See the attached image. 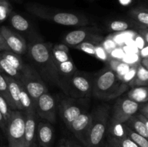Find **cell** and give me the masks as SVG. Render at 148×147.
I'll return each instance as SVG.
<instances>
[{
    "mask_svg": "<svg viewBox=\"0 0 148 147\" xmlns=\"http://www.w3.org/2000/svg\"><path fill=\"white\" fill-rule=\"evenodd\" d=\"M0 50H1V51L10 50V48H9L5 40H4V38L3 37V36L1 35V33H0Z\"/></svg>",
    "mask_w": 148,
    "mask_h": 147,
    "instance_id": "41",
    "label": "cell"
},
{
    "mask_svg": "<svg viewBox=\"0 0 148 147\" xmlns=\"http://www.w3.org/2000/svg\"><path fill=\"white\" fill-rule=\"evenodd\" d=\"M137 56H135V55H133V56H124V62H125V63H130L132 62V63H135L136 61H137Z\"/></svg>",
    "mask_w": 148,
    "mask_h": 147,
    "instance_id": "42",
    "label": "cell"
},
{
    "mask_svg": "<svg viewBox=\"0 0 148 147\" xmlns=\"http://www.w3.org/2000/svg\"><path fill=\"white\" fill-rule=\"evenodd\" d=\"M95 56H96V57L103 61H108V57L110 56L109 54L103 48V46H99V45H96Z\"/></svg>",
    "mask_w": 148,
    "mask_h": 147,
    "instance_id": "36",
    "label": "cell"
},
{
    "mask_svg": "<svg viewBox=\"0 0 148 147\" xmlns=\"http://www.w3.org/2000/svg\"><path fill=\"white\" fill-rule=\"evenodd\" d=\"M125 124L133 131L137 133L147 139L148 138V127L140 119L138 114H134V115L130 117L126 121Z\"/></svg>",
    "mask_w": 148,
    "mask_h": 147,
    "instance_id": "18",
    "label": "cell"
},
{
    "mask_svg": "<svg viewBox=\"0 0 148 147\" xmlns=\"http://www.w3.org/2000/svg\"><path fill=\"white\" fill-rule=\"evenodd\" d=\"M136 43H137V46L140 48H143L145 45H147V43L145 42V40H143V37L141 36L138 35L137 37H136Z\"/></svg>",
    "mask_w": 148,
    "mask_h": 147,
    "instance_id": "43",
    "label": "cell"
},
{
    "mask_svg": "<svg viewBox=\"0 0 148 147\" xmlns=\"http://www.w3.org/2000/svg\"><path fill=\"white\" fill-rule=\"evenodd\" d=\"M103 48L106 50V51L110 54L111 51L114 50V48H116V43H114V41L113 40H106L103 43Z\"/></svg>",
    "mask_w": 148,
    "mask_h": 147,
    "instance_id": "37",
    "label": "cell"
},
{
    "mask_svg": "<svg viewBox=\"0 0 148 147\" xmlns=\"http://www.w3.org/2000/svg\"><path fill=\"white\" fill-rule=\"evenodd\" d=\"M1 71V66H0V72Z\"/></svg>",
    "mask_w": 148,
    "mask_h": 147,
    "instance_id": "52",
    "label": "cell"
},
{
    "mask_svg": "<svg viewBox=\"0 0 148 147\" xmlns=\"http://www.w3.org/2000/svg\"><path fill=\"white\" fill-rule=\"evenodd\" d=\"M127 136L140 147H148V141L147 138L133 131L129 127H127Z\"/></svg>",
    "mask_w": 148,
    "mask_h": 147,
    "instance_id": "30",
    "label": "cell"
},
{
    "mask_svg": "<svg viewBox=\"0 0 148 147\" xmlns=\"http://www.w3.org/2000/svg\"><path fill=\"white\" fill-rule=\"evenodd\" d=\"M10 16V23L15 30L20 32H24L28 30L29 27H30V24H29V22L25 17H23V16L17 14V13L12 12Z\"/></svg>",
    "mask_w": 148,
    "mask_h": 147,
    "instance_id": "26",
    "label": "cell"
},
{
    "mask_svg": "<svg viewBox=\"0 0 148 147\" xmlns=\"http://www.w3.org/2000/svg\"><path fill=\"white\" fill-rule=\"evenodd\" d=\"M0 147H8V146H4V145H0Z\"/></svg>",
    "mask_w": 148,
    "mask_h": 147,
    "instance_id": "50",
    "label": "cell"
},
{
    "mask_svg": "<svg viewBox=\"0 0 148 147\" xmlns=\"http://www.w3.org/2000/svg\"><path fill=\"white\" fill-rule=\"evenodd\" d=\"M12 7L8 0H0V22H2L10 15Z\"/></svg>",
    "mask_w": 148,
    "mask_h": 147,
    "instance_id": "31",
    "label": "cell"
},
{
    "mask_svg": "<svg viewBox=\"0 0 148 147\" xmlns=\"http://www.w3.org/2000/svg\"><path fill=\"white\" fill-rule=\"evenodd\" d=\"M55 110L54 99L48 92L43 94L36 103V115L50 122H54L56 120Z\"/></svg>",
    "mask_w": 148,
    "mask_h": 147,
    "instance_id": "11",
    "label": "cell"
},
{
    "mask_svg": "<svg viewBox=\"0 0 148 147\" xmlns=\"http://www.w3.org/2000/svg\"><path fill=\"white\" fill-rule=\"evenodd\" d=\"M139 62H140V64L142 66H143L145 69H147L148 70V57L142 58Z\"/></svg>",
    "mask_w": 148,
    "mask_h": 147,
    "instance_id": "46",
    "label": "cell"
},
{
    "mask_svg": "<svg viewBox=\"0 0 148 147\" xmlns=\"http://www.w3.org/2000/svg\"><path fill=\"white\" fill-rule=\"evenodd\" d=\"M117 144L119 147H140L138 145L135 144L134 141H132L130 138L126 136L124 138H120V139H117V138H114L111 136H108Z\"/></svg>",
    "mask_w": 148,
    "mask_h": 147,
    "instance_id": "34",
    "label": "cell"
},
{
    "mask_svg": "<svg viewBox=\"0 0 148 147\" xmlns=\"http://www.w3.org/2000/svg\"><path fill=\"white\" fill-rule=\"evenodd\" d=\"M139 34L140 36H141L145 40L146 43L147 44L148 43V31H147V27H144V28H140L139 30Z\"/></svg>",
    "mask_w": 148,
    "mask_h": 147,
    "instance_id": "40",
    "label": "cell"
},
{
    "mask_svg": "<svg viewBox=\"0 0 148 147\" xmlns=\"http://www.w3.org/2000/svg\"><path fill=\"white\" fill-rule=\"evenodd\" d=\"M148 84V70L145 69L138 63L136 74L130 81V86L132 88L137 86H147Z\"/></svg>",
    "mask_w": 148,
    "mask_h": 147,
    "instance_id": "21",
    "label": "cell"
},
{
    "mask_svg": "<svg viewBox=\"0 0 148 147\" xmlns=\"http://www.w3.org/2000/svg\"><path fill=\"white\" fill-rule=\"evenodd\" d=\"M0 95L4 98V99L7 102V104H8V105L10 106V109L12 110H17L15 106L13 104L11 97H10V90H9L7 81L4 79V76L1 74H0Z\"/></svg>",
    "mask_w": 148,
    "mask_h": 147,
    "instance_id": "29",
    "label": "cell"
},
{
    "mask_svg": "<svg viewBox=\"0 0 148 147\" xmlns=\"http://www.w3.org/2000/svg\"><path fill=\"white\" fill-rule=\"evenodd\" d=\"M59 147H68V144H67V141H66V140L62 139V141L59 142Z\"/></svg>",
    "mask_w": 148,
    "mask_h": 147,
    "instance_id": "49",
    "label": "cell"
},
{
    "mask_svg": "<svg viewBox=\"0 0 148 147\" xmlns=\"http://www.w3.org/2000/svg\"><path fill=\"white\" fill-rule=\"evenodd\" d=\"M138 110L140 111V114H142V115H143L146 118H148V102H143L142 106L140 105Z\"/></svg>",
    "mask_w": 148,
    "mask_h": 147,
    "instance_id": "39",
    "label": "cell"
},
{
    "mask_svg": "<svg viewBox=\"0 0 148 147\" xmlns=\"http://www.w3.org/2000/svg\"><path fill=\"white\" fill-rule=\"evenodd\" d=\"M106 145L107 147H119L118 146H117V144H116L110 137L108 138V141H107V143L106 144Z\"/></svg>",
    "mask_w": 148,
    "mask_h": 147,
    "instance_id": "47",
    "label": "cell"
},
{
    "mask_svg": "<svg viewBox=\"0 0 148 147\" xmlns=\"http://www.w3.org/2000/svg\"><path fill=\"white\" fill-rule=\"evenodd\" d=\"M3 76L7 82L10 97H11L13 104L15 106L16 110L20 111L23 110V108H22L21 104L20 102V81L14 79L12 77H10L6 74H4Z\"/></svg>",
    "mask_w": 148,
    "mask_h": 147,
    "instance_id": "17",
    "label": "cell"
},
{
    "mask_svg": "<svg viewBox=\"0 0 148 147\" xmlns=\"http://www.w3.org/2000/svg\"><path fill=\"white\" fill-rule=\"evenodd\" d=\"M108 62H109V68L115 72L120 80H121L123 76L128 72L130 69V64L119 60V59H111Z\"/></svg>",
    "mask_w": 148,
    "mask_h": 147,
    "instance_id": "25",
    "label": "cell"
},
{
    "mask_svg": "<svg viewBox=\"0 0 148 147\" xmlns=\"http://www.w3.org/2000/svg\"><path fill=\"white\" fill-rule=\"evenodd\" d=\"M26 9L36 17L61 25L84 26L90 24L86 17L75 13L56 11L39 4H28L26 6Z\"/></svg>",
    "mask_w": 148,
    "mask_h": 147,
    "instance_id": "3",
    "label": "cell"
},
{
    "mask_svg": "<svg viewBox=\"0 0 148 147\" xmlns=\"http://www.w3.org/2000/svg\"><path fill=\"white\" fill-rule=\"evenodd\" d=\"M128 14L134 21L143 26H148V12L143 7H134L128 12Z\"/></svg>",
    "mask_w": 148,
    "mask_h": 147,
    "instance_id": "23",
    "label": "cell"
},
{
    "mask_svg": "<svg viewBox=\"0 0 148 147\" xmlns=\"http://www.w3.org/2000/svg\"><path fill=\"white\" fill-rule=\"evenodd\" d=\"M0 66H1V71L6 73V75L19 81H21L23 74L14 67H13L7 60H5L1 56H0Z\"/></svg>",
    "mask_w": 148,
    "mask_h": 147,
    "instance_id": "27",
    "label": "cell"
},
{
    "mask_svg": "<svg viewBox=\"0 0 148 147\" xmlns=\"http://www.w3.org/2000/svg\"><path fill=\"white\" fill-rule=\"evenodd\" d=\"M0 56L4 58L5 60H7L13 67L17 69L22 74L25 71L27 65H25L23 63L21 57L19 56V55L14 53L10 50H6V51L1 52L0 53Z\"/></svg>",
    "mask_w": 148,
    "mask_h": 147,
    "instance_id": "20",
    "label": "cell"
},
{
    "mask_svg": "<svg viewBox=\"0 0 148 147\" xmlns=\"http://www.w3.org/2000/svg\"><path fill=\"white\" fill-rule=\"evenodd\" d=\"M128 98L138 103H143L148 101L147 86L134 87L128 92Z\"/></svg>",
    "mask_w": 148,
    "mask_h": 147,
    "instance_id": "24",
    "label": "cell"
},
{
    "mask_svg": "<svg viewBox=\"0 0 148 147\" xmlns=\"http://www.w3.org/2000/svg\"><path fill=\"white\" fill-rule=\"evenodd\" d=\"M51 48L52 45L50 43H33L28 48L29 56L38 66L42 77L57 84L64 89L61 76L52 56Z\"/></svg>",
    "mask_w": 148,
    "mask_h": 147,
    "instance_id": "1",
    "label": "cell"
},
{
    "mask_svg": "<svg viewBox=\"0 0 148 147\" xmlns=\"http://www.w3.org/2000/svg\"><path fill=\"white\" fill-rule=\"evenodd\" d=\"M127 126L124 123H110L109 135L114 138L120 139L127 136Z\"/></svg>",
    "mask_w": 148,
    "mask_h": 147,
    "instance_id": "28",
    "label": "cell"
},
{
    "mask_svg": "<svg viewBox=\"0 0 148 147\" xmlns=\"http://www.w3.org/2000/svg\"><path fill=\"white\" fill-rule=\"evenodd\" d=\"M70 84L77 93L83 96L92 92V79L87 74L76 72L70 77Z\"/></svg>",
    "mask_w": 148,
    "mask_h": 147,
    "instance_id": "13",
    "label": "cell"
},
{
    "mask_svg": "<svg viewBox=\"0 0 148 147\" xmlns=\"http://www.w3.org/2000/svg\"><path fill=\"white\" fill-rule=\"evenodd\" d=\"M36 138L39 147H51L53 140V128L50 123L40 122L36 128Z\"/></svg>",
    "mask_w": 148,
    "mask_h": 147,
    "instance_id": "16",
    "label": "cell"
},
{
    "mask_svg": "<svg viewBox=\"0 0 148 147\" xmlns=\"http://www.w3.org/2000/svg\"><path fill=\"white\" fill-rule=\"evenodd\" d=\"M52 56L60 76L71 77L77 70L69 55V48L65 44L52 46Z\"/></svg>",
    "mask_w": 148,
    "mask_h": 147,
    "instance_id": "6",
    "label": "cell"
},
{
    "mask_svg": "<svg viewBox=\"0 0 148 147\" xmlns=\"http://www.w3.org/2000/svg\"><path fill=\"white\" fill-rule=\"evenodd\" d=\"M91 118H92V114L82 112L67 127L71 132L73 133L75 137L79 140L84 147L87 146V140H88V131L90 125Z\"/></svg>",
    "mask_w": 148,
    "mask_h": 147,
    "instance_id": "10",
    "label": "cell"
},
{
    "mask_svg": "<svg viewBox=\"0 0 148 147\" xmlns=\"http://www.w3.org/2000/svg\"><path fill=\"white\" fill-rule=\"evenodd\" d=\"M24 131L25 114L20 110H12L6 126L8 147H24Z\"/></svg>",
    "mask_w": 148,
    "mask_h": 147,
    "instance_id": "5",
    "label": "cell"
},
{
    "mask_svg": "<svg viewBox=\"0 0 148 147\" xmlns=\"http://www.w3.org/2000/svg\"><path fill=\"white\" fill-rule=\"evenodd\" d=\"M101 40L102 37L100 36L98 33H97L96 30L90 27H87V28L77 29L69 32L64 38V42L65 45H67L71 47H75L82 42L90 41L96 44Z\"/></svg>",
    "mask_w": 148,
    "mask_h": 147,
    "instance_id": "9",
    "label": "cell"
},
{
    "mask_svg": "<svg viewBox=\"0 0 148 147\" xmlns=\"http://www.w3.org/2000/svg\"><path fill=\"white\" fill-rule=\"evenodd\" d=\"M140 56L142 58H147L148 57V46L145 45L140 50Z\"/></svg>",
    "mask_w": 148,
    "mask_h": 147,
    "instance_id": "45",
    "label": "cell"
},
{
    "mask_svg": "<svg viewBox=\"0 0 148 147\" xmlns=\"http://www.w3.org/2000/svg\"><path fill=\"white\" fill-rule=\"evenodd\" d=\"M137 25V27H140V28H144L147 27V26H143L139 23L136 22L135 21H125V20H114L111 21L108 24V29L113 32H123L128 30L129 29L132 28Z\"/></svg>",
    "mask_w": 148,
    "mask_h": 147,
    "instance_id": "22",
    "label": "cell"
},
{
    "mask_svg": "<svg viewBox=\"0 0 148 147\" xmlns=\"http://www.w3.org/2000/svg\"><path fill=\"white\" fill-rule=\"evenodd\" d=\"M0 128H1V131L3 132V133L5 135L6 133V122L4 121V118H3V115H1V112H0Z\"/></svg>",
    "mask_w": 148,
    "mask_h": 147,
    "instance_id": "44",
    "label": "cell"
},
{
    "mask_svg": "<svg viewBox=\"0 0 148 147\" xmlns=\"http://www.w3.org/2000/svg\"><path fill=\"white\" fill-rule=\"evenodd\" d=\"M95 43H92V42L90 41H85L81 43L80 44L77 45L75 47H74L75 48L78 49L79 50H82V51L85 52V53H88V54L95 55Z\"/></svg>",
    "mask_w": 148,
    "mask_h": 147,
    "instance_id": "33",
    "label": "cell"
},
{
    "mask_svg": "<svg viewBox=\"0 0 148 147\" xmlns=\"http://www.w3.org/2000/svg\"><path fill=\"white\" fill-rule=\"evenodd\" d=\"M111 56H113L114 58H116V59H121L124 56V50L120 48H114L112 51L110 53Z\"/></svg>",
    "mask_w": 148,
    "mask_h": 147,
    "instance_id": "38",
    "label": "cell"
},
{
    "mask_svg": "<svg viewBox=\"0 0 148 147\" xmlns=\"http://www.w3.org/2000/svg\"><path fill=\"white\" fill-rule=\"evenodd\" d=\"M0 112L1 115H3L4 121L6 122V126H7V122H9L10 116H11L12 110L10 109V106L8 105L7 102L4 99V98L0 95Z\"/></svg>",
    "mask_w": 148,
    "mask_h": 147,
    "instance_id": "32",
    "label": "cell"
},
{
    "mask_svg": "<svg viewBox=\"0 0 148 147\" xmlns=\"http://www.w3.org/2000/svg\"><path fill=\"white\" fill-rule=\"evenodd\" d=\"M128 85L122 82L110 68L101 70L92 79V93L98 99L109 100L125 92Z\"/></svg>",
    "mask_w": 148,
    "mask_h": 147,
    "instance_id": "2",
    "label": "cell"
},
{
    "mask_svg": "<svg viewBox=\"0 0 148 147\" xmlns=\"http://www.w3.org/2000/svg\"><path fill=\"white\" fill-rule=\"evenodd\" d=\"M67 141L68 147H83L82 146L79 145L78 144H77L76 142L72 141Z\"/></svg>",
    "mask_w": 148,
    "mask_h": 147,
    "instance_id": "48",
    "label": "cell"
},
{
    "mask_svg": "<svg viewBox=\"0 0 148 147\" xmlns=\"http://www.w3.org/2000/svg\"><path fill=\"white\" fill-rule=\"evenodd\" d=\"M140 104L130 98H122L117 101L113 108L111 123H124L138 111Z\"/></svg>",
    "mask_w": 148,
    "mask_h": 147,
    "instance_id": "8",
    "label": "cell"
},
{
    "mask_svg": "<svg viewBox=\"0 0 148 147\" xmlns=\"http://www.w3.org/2000/svg\"><path fill=\"white\" fill-rule=\"evenodd\" d=\"M103 147H107V146H106V144H105V145H104Z\"/></svg>",
    "mask_w": 148,
    "mask_h": 147,
    "instance_id": "51",
    "label": "cell"
},
{
    "mask_svg": "<svg viewBox=\"0 0 148 147\" xmlns=\"http://www.w3.org/2000/svg\"><path fill=\"white\" fill-rule=\"evenodd\" d=\"M92 114L88 131L86 147H99L102 143L108 126L109 108L99 106Z\"/></svg>",
    "mask_w": 148,
    "mask_h": 147,
    "instance_id": "4",
    "label": "cell"
},
{
    "mask_svg": "<svg viewBox=\"0 0 148 147\" xmlns=\"http://www.w3.org/2000/svg\"><path fill=\"white\" fill-rule=\"evenodd\" d=\"M20 102L23 110L25 111V113L36 112V105H35L34 102L28 95L21 82H20Z\"/></svg>",
    "mask_w": 148,
    "mask_h": 147,
    "instance_id": "19",
    "label": "cell"
},
{
    "mask_svg": "<svg viewBox=\"0 0 148 147\" xmlns=\"http://www.w3.org/2000/svg\"><path fill=\"white\" fill-rule=\"evenodd\" d=\"M20 82L34 102L35 105L38 99L43 94L48 92L47 87L40 75L29 65H27L25 71L23 73Z\"/></svg>",
    "mask_w": 148,
    "mask_h": 147,
    "instance_id": "7",
    "label": "cell"
},
{
    "mask_svg": "<svg viewBox=\"0 0 148 147\" xmlns=\"http://www.w3.org/2000/svg\"><path fill=\"white\" fill-rule=\"evenodd\" d=\"M59 108L61 117L66 127L69 126L71 122L82 113L81 108L68 99H64L61 102Z\"/></svg>",
    "mask_w": 148,
    "mask_h": 147,
    "instance_id": "15",
    "label": "cell"
},
{
    "mask_svg": "<svg viewBox=\"0 0 148 147\" xmlns=\"http://www.w3.org/2000/svg\"><path fill=\"white\" fill-rule=\"evenodd\" d=\"M139 63V62H138ZM138 63H134V64L132 66H130V70L128 71L127 74L123 76V78L121 79V82H130L133 78L134 77L136 74V72H137V65H138Z\"/></svg>",
    "mask_w": 148,
    "mask_h": 147,
    "instance_id": "35",
    "label": "cell"
},
{
    "mask_svg": "<svg viewBox=\"0 0 148 147\" xmlns=\"http://www.w3.org/2000/svg\"><path fill=\"white\" fill-rule=\"evenodd\" d=\"M37 116L36 112L25 113L24 147H33L36 138Z\"/></svg>",
    "mask_w": 148,
    "mask_h": 147,
    "instance_id": "14",
    "label": "cell"
},
{
    "mask_svg": "<svg viewBox=\"0 0 148 147\" xmlns=\"http://www.w3.org/2000/svg\"><path fill=\"white\" fill-rule=\"evenodd\" d=\"M0 33L5 40L10 51L17 55L24 54L27 50L25 39L18 33H16L6 26L0 28Z\"/></svg>",
    "mask_w": 148,
    "mask_h": 147,
    "instance_id": "12",
    "label": "cell"
}]
</instances>
